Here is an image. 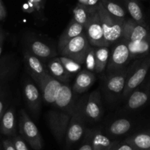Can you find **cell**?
Returning <instances> with one entry per match:
<instances>
[{"label":"cell","mask_w":150,"mask_h":150,"mask_svg":"<svg viewBox=\"0 0 150 150\" xmlns=\"http://www.w3.org/2000/svg\"><path fill=\"white\" fill-rule=\"evenodd\" d=\"M127 76V71L121 70L119 71L110 73L105 80V88L108 92L113 94H119L123 93L126 84V77Z\"/></svg>","instance_id":"cell-13"},{"label":"cell","mask_w":150,"mask_h":150,"mask_svg":"<svg viewBox=\"0 0 150 150\" xmlns=\"http://www.w3.org/2000/svg\"><path fill=\"white\" fill-rule=\"evenodd\" d=\"M86 99H82L76 103L74 111L69 122L66 134V143L68 147L71 146L80 140L84 133L85 105Z\"/></svg>","instance_id":"cell-3"},{"label":"cell","mask_w":150,"mask_h":150,"mask_svg":"<svg viewBox=\"0 0 150 150\" xmlns=\"http://www.w3.org/2000/svg\"><path fill=\"white\" fill-rule=\"evenodd\" d=\"M96 8H96H89L86 5L79 3L74 9V17L72 20L85 27L86 23L88 21L91 15L95 11Z\"/></svg>","instance_id":"cell-21"},{"label":"cell","mask_w":150,"mask_h":150,"mask_svg":"<svg viewBox=\"0 0 150 150\" xmlns=\"http://www.w3.org/2000/svg\"><path fill=\"white\" fill-rule=\"evenodd\" d=\"M75 99L71 88L63 83L53 106L54 108L47 114L50 129L57 141L61 142L66 138V131L74 111Z\"/></svg>","instance_id":"cell-1"},{"label":"cell","mask_w":150,"mask_h":150,"mask_svg":"<svg viewBox=\"0 0 150 150\" xmlns=\"http://www.w3.org/2000/svg\"><path fill=\"white\" fill-rule=\"evenodd\" d=\"M96 9L103 29L105 41L109 47L122 36L125 20L116 18L110 14L101 2L98 3Z\"/></svg>","instance_id":"cell-2"},{"label":"cell","mask_w":150,"mask_h":150,"mask_svg":"<svg viewBox=\"0 0 150 150\" xmlns=\"http://www.w3.org/2000/svg\"><path fill=\"white\" fill-rule=\"evenodd\" d=\"M96 81V77L93 72L83 70L78 74L73 86V91L77 93H81L88 90Z\"/></svg>","instance_id":"cell-15"},{"label":"cell","mask_w":150,"mask_h":150,"mask_svg":"<svg viewBox=\"0 0 150 150\" xmlns=\"http://www.w3.org/2000/svg\"><path fill=\"white\" fill-rule=\"evenodd\" d=\"M7 16V11L5 9V6H4L3 3H2V0H0V21L5 19L6 18Z\"/></svg>","instance_id":"cell-35"},{"label":"cell","mask_w":150,"mask_h":150,"mask_svg":"<svg viewBox=\"0 0 150 150\" xmlns=\"http://www.w3.org/2000/svg\"><path fill=\"white\" fill-rule=\"evenodd\" d=\"M128 12L130 14L132 20L138 24H144V18L142 10L137 0H126L125 1Z\"/></svg>","instance_id":"cell-24"},{"label":"cell","mask_w":150,"mask_h":150,"mask_svg":"<svg viewBox=\"0 0 150 150\" xmlns=\"http://www.w3.org/2000/svg\"><path fill=\"white\" fill-rule=\"evenodd\" d=\"M30 52L39 59H48L55 54L47 44L41 41H33L30 45Z\"/></svg>","instance_id":"cell-18"},{"label":"cell","mask_w":150,"mask_h":150,"mask_svg":"<svg viewBox=\"0 0 150 150\" xmlns=\"http://www.w3.org/2000/svg\"><path fill=\"white\" fill-rule=\"evenodd\" d=\"M125 141L138 150H150V133L148 132L132 135Z\"/></svg>","instance_id":"cell-20"},{"label":"cell","mask_w":150,"mask_h":150,"mask_svg":"<svg viewBox=\"0 0 150 150\" xmlns=\"http://www.w3.org/2000/svg\"><path fill=\"white\" fill-rule=\"evenodd\" d=\"M130 57L129 50L127 43H120L112 50L108 63V73H114L123 70L125 65Z\"/></svg>","instance_id":"cell-7"},{"label":"cell","mask_w":150,"mask_h":150,"mask_svg":"<svg viewBox=\"0 0 150 150\" xmlns=\"http://www.w3.org/2000/svg\"><path fill=\"white\" fill-rule=\"evenodd\" d=\"M5 33H4L3 30L2 29V27H0V56L2 54V50H3V44L4 41H5Z\"/></svg>","instance_id":"cell-37"},{"label":"cell","mask_w":150,"mask_h":150,"mask_svg":"<svg viewBox=\"0 0 150 150\" xmlns=\"http://www.w3.org/2000/svg\"><path fill=\"white\" fill-rule=\"evenodd\" d=\"M1 131L6 135H12L16 131V118L13 109L7 110L1 119Z\"/></svg>","instance_id":"cell-19"},{"label":"cell","mask_w":150,"mask_h":150,"mask_svg":"<svg viewBox=\"0 0 150 150\" xmlns=\"http://www.w3.org/2000/svg\"><path fill=\"white\" fill-rule=\"evenodd\" d=\"M91 136L92 133H88V138H86L85 143L82 145V146L80 147L78 150H93V146H92L91 143Z\"/></svg>","instance_id":"cell-33"},{"label":"cell","mask_w":150,"mask_h":150,"mask_svg":"<svg viewBox=\"0 0 150 150\" xmlns=\"http://www.w3.org/2000/svg\"><path fill=\"white\" fill-rule=\"evenodd\" d=\"M59 58H60L62 64L63 65V66L66 69V71L69 73H70L71 74L77 73V71H79L81 69V64L78 63L77 62L75 61V60H72V59L69 58V57L61 56Z\"/></svg>","instance_id":"cell-29"},{"label":"cell","mask_w":150,"mask_h":150,"mask_svg":"<svg viewBox=\"0 0 150 150\" xmlns=\"http://www.w3.org/2000/svg\"><path fill=\"white\" fill-rule=\"evenodd\" d=\"M149 96L146 92L136 91L132 93L127 102V106L129 109L135 110L145 105L148 101Z\"/></svg>","instance_id":"cell-25"},{"label":"cell","mask_w":150,"mask_h":150,"mask_svg":"<svg viewBox=\"0 0 150 150\" xmlns=\"http://www.w3.org/2000/svg\"><path fill=\"white\" fill-rule=\"evenodd\" d=\"M102 108L100 92L98 90L92 92L86 100L85 105L86 117L91 121L99 120L102 116Z\"/></svg>","instance_id":"cell-11"},{"label":"cell","mask_w":150,"mask_h":150,"mask_svg":"<svg viewBox=\"0 0 150 150\" xmlns=\"http://www.w3.org/2000/svg\"><path fill=\"white\" fill-rule=\"evenodd\" d=\"M95 54H96L95 71L96 73H101L108 66L110 55L109 50L108 47H96V49H95Z\"/></svg>","instance_id":"cell-23"},{"label":"cell","mask_w":150,"mask_h":150,"mask_svg":"<svg viewBox=\"0 0 150 150\" xmlns=\"http://www.w3.org/2000/svg\"><path fill=\"white\" fill-rule=\"evenodd\" d=\"M110 150H138L134 148L132 146L127 143L126 141L124 142H116L114 141L113 144L111 146Z\"/></svg>","instance_id":"cell-31"},{"label":"cell","mask_w":150,"mask_h":150,"mask_svg":"<svg viewBox=\"0 0 150 150\" xmlns=\"http://www.w3.org/2000/svg\"><path fill=\"white\" fill-rule=\"evenodd\" d=\"M50 74L62 83H66L71 77V74L66 71L59 57L52 59L48 63Z\"/></svg>","instance_id":"cell-17"},{"label":"cell","mask_w":150,"mask_h":150,"mask_svg":"<svg viewBox=\"0 0 150 150\" xmlns=\"http://www.w3.org/2000/svg\"><path fill=\"white\" fill-rule=\"evenodd\" d=\"M88 0H79V2H80V4H82V5H84L87 6L88 5Z\"/></svg>","instance_id":"cell-40"},{"label":"cell","mask_w":150,"mask_h":150,"mask_svg":"<svg viewBox=\"0 0 150 150\" xmlns=\"http://www.w3.org/2000/svg\"><path fill=\"white\" fill-rule=\"evenodd\" d=\"M24 60L30 74L37 83L49 74L48 70L46 69L40 59L32 54L30 51L24 52Z\"/></svg>","instance_id":"cell-14"},{"label":"cell","mask_w":150,"mask_h":150,"mask_svg":"<svg viewBox=\"0 0 150 150\" xmlns=\"http://www.w3.org/2000/svg\"><path fill=\"white\" fill-rule=\"evenodd\" d=\"M127 44L129 48L130 57H135L138 55H141V54L147 52L149 50V44L146 41V39L137 43L128 42L127 43Z\"/></svg>","instance_id":"cell-27"},{"label":"cell","mask_w":150,"mask_h":150,"mask_svg":"<svg viewBox=\"0 0 150 150\" xmlns=\"http://www.w3.org/2000/svg\"><path fill=\"white\" fill-rule=\"evenodd\" d=\"M91 143L93 150H110L113 144V142L100 131L92 132Z\"/></svg>","instance_id":"cell-22"},{"label":"cell","mask_w":150,"mask_h":150,"mask_svg":"<svg viewBox=\"0 0 150 150\" xmlns=\"http://www.w3.org/2000/svg\"><path fill=\"white\" fill-rule=\"evenodd\" d=\"M147 36L148 31L142 24H138L132 19L125 20L122 37L127 43L140 42L146 39Z\"/></svg>","instance_id":"cell-9"},{"label":"cell","mask_w":150,"mask_h":150,"mask_svg":"<svg viewBox=\"0 0 150 150\" xmlns=\"http://www.w3.org/2000/svg\"><path fill=\"white\" fill-rule=\"evenodd\" d=\"M90 47L87 36L83 33L71 40L60 52L62 56L69 57L83 65L85 63V58Z\"/></svg>","instance_id":"cell-5"},{"label":"cell","mask_w":150,"mask_h":150,"mask_svg":"<svg viewBox=\"0 0 150 150\" xmlns=\"http://www.w3.org/2000/svg\"><path fill=\"white\" fill-rule=\"evenodd\" d=\"M84 29L86 31V35L88 40L92 47H108L104 36L103 29L96 8L91 15L88 21L85 25Z\"/></svg>","instance_id":"cell-6"},{"label":"cell","mask_w":150,"mask_h":150,"mask_svg":"<svg viewBox=\"0 0 150 150\" xmlns=\"http://www.w3.org/2000/svg\"><path fill=\"white\" fill-rule=\"evenodd\" d=\"M131 128V122L128 119H120L114 121L109 127V131L113 135H122L127 132Z\"/></svg>","instance_id":"cell-26"},{"label":"cell","mask_w":150,"mask_h":150,"mask_svg":"<svg viewBox=\"0 0 150 150\" xmlns=\"http://www.w3.org/2000/svg\"><path fill=\"white\" fill-rule=\"evenodd\" d=\"M29 2L33 5V6L37 11H39L41 9L43 2H44V0H29Z\"/></svg>","instance_id":"cell-36"},{"label":"cell","mask_w":150,"mask_h":150,"mask_svg":"<svg viewBox=\"0 0 150 150\" xmlns=\"http://www.w3.org/2000/svg\"><path fill=\"white\" fill-rule=\"evenodd\" d=\"M150 68V54L147 56L138 69L133 72L129 79L126 81L125 89L123 91V96L125 97L132 93L134 89L136 88L145 79L149 69Z\"/></svg>","instance_id":"cell-10"},{"label":"cell","mask_w":150,"mask_h":150,"mask_svg":"<svg viewBox=\"0 0 150 150\" xmlns=\"http://www.w3.org/2000/svg\"><path fill=\"white\" fill-rule=\"evenodd\" d=\"M38 83L41 88L44 102L53 106L63 83L54 78L50 73L44 76Z\"/></svg>","instance_id":"cell-8"},{"label":"cell","mask_w":150,"mask_h":150,"mask_svg":"<svg viewBox=\"0 0 150 150\" xmlns=\"http://www.w3.org/2000/svg\"><path fill=\"white\" fill-rule=\"evenodd\" d=\"M101 2L104 5L105 9L107 10L110 14L116 18L124 19L125 17V12L123 8L119 6L118 4L111 2L110 0H101Z\"/></svg>","instance_id":"cell-28"},{"label":"cell","mask_w":150,"mask_h":150,"mask_svg":"<svg viewBox=\"0 0 150 150\" xmlns=\"http://www.w3.org/2000/svg\"><path fill=\"white\" fill-rule=\"evenodd\" d=\"M85 65H86V70L89 71L93 72L96 69V54H95V49L91 45L86 58H85Z\"/></svg>","instance_id":"cell-30"},{"label":"cell","mask_w":150,"mask_h":150,"mask_svg":"<svg viewBox=\"0 0 150 150\" xmlns=\"http://www.w3.org/2000/svg\"><path fill=\"white\" fill-rule=\"evenodd\" d=\"M4 150H16L13 141L11 140H5L3 142Z\"/></svg>","instance_id":"cell-34"},{"label":"cell","mask_w":150,"mask_h":150,"mask_svg":"<svg viewBox=\"0 0 150 150\" xmlns=\"http://www.w3.org/2000/svg\"><path fill=\"white\" fill-rule=\"evenodd\" d=\"M13 144L15 146L16 150H29L24 138L16 135L13 139Z\"/></svg>","instance_id":"cell-32"},{"label":"cell","mask_w":150,"mask_h":150,"mask_svg":"<svg viewBox=\"0 0 150 150\" xmlns=\"http://www.w3.org/2000/svg\"><path fill=\"white\" fill-rule=\"evenodd\" d=\"M4 112V103L2 100H0V120L2 119Z\"/></svg>","instance_id":"cell-39"},{"label":"cell","mask_w":150,"mask_h":150,"mask_svg":"<svg viewBox=\"0 0 150 150\" xmlns=\"http://www.w3.org/2000/svg\"><path fill=\"white\" fill-rule=\"evenodd\" d=\"M24 94L27 106L33 114L38 116L41 106V96L38 89L32 82L27 81L24 84Z\"/></svg>","instance_id":"cell-12"},{"label":"cell","mask_w":150,"mask_h":150,"mask_svg":"<svg viewBox=\"0 0 150 150\" xmlns=\"http://www.w3.org/2000/svg\"><path fill=\"white\" fill-rule=\"evenodd\" d=\"M84 26L78 24L74 20H71L69 23V26L66 29L61 36L60 37L58 42V48L60 52L65 47V46L73 38H76L77 36L80 35L83 33Z\"/></svg>","instance_id":"cell-16"},{"label":"cell","mask_w":150,"mask_h":150,"mask_svg":"<svg viewBox=\"0 0 150 150\" xmlns=\"http://www.w3.org/2000/svg\"><path fill=\"white\" fill-rule=\"evenodd\" d=\"M99 0H88L87 6L89 8H96L98 5Z\"/></svg>","instance_id":"cell-38"},{"label":"cell","mask_w":150,"mask_h":150,"mask_svg":"<svg viewBox=\"0 0 150 150\" xmlns=\"http://www.w3.org/2000/svg\"><path fill=\"white\" fill-rule=\"evenodd\" d=\"M19 132L22 138L34 150H41L43 139L41 132L24 110L20 112Z\"/></svg>","instance_id":"cell-4"}]
</instances>
